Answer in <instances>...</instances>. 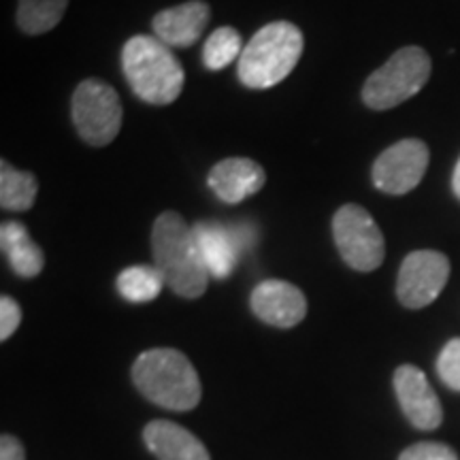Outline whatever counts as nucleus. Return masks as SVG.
<instances>
[{"instance_id":"6","label":"nucleus","mask_w":460,"mask_h":460,"mask_svg":"<svg viewBox=\"0 0 460 460\" xmlns=\"http://www.w3.org/2000/svg\"><path fill=\"white\" fill-rule=\"evenodd\" d=\"M73 124L92 147H105L122 128L118 92L101 79H85L73 94Z\"/></svg>"},{"instance_id":"10","label":"nucleus","mask_w":460,"mask_h":460,"mask_svg":"<svg viewBox=\"0 0 460 460\" xmlns=\"http://www.w3.org/2000/svg\"><path fill=\"white\" fill-rule=\"evenodd\" d=\"M247 228H230L217 222H199L192 226L194 241L203 264L214 279H226L237 267L239 254L250 247V237H245Z\"/></svg>"},{"instance_id":"16","label":"nucleus","mask_w":460,"mask_h":460,"mask_svg":"<svg viewBox=\"0 0 460 460\" xmlns=\"http://www.w3.org/2000/svg\"><path fill=\"white\" fill-rule=\"evenodd\" d=\"M0 243L11 269L20 278H37L45 267L43 250L28 234V228L20 222H4L0 228Z\"/></svg>"},{"instance_id":"9","label":"nucleus","mask_w":460,"mask_h":460,"mask_svg":"<svg viewBox=\"0 0 460 460\" xmlns=\"http://www.w3.org/2000/svg\"><path fill=\"white\" fill-rule=\"evenodd\" d=\"M429 147L424 141L402 139L379 154L373 164L371 177L377 190L390 197L411 192L422 181L429 166Z\"/></svg>"},{"instance_id":"15","label":"nucleus","mask_w":460,"mask_h":460,"mask_svg":"<svg viewBox=\"0 0 460 460\" xmlns=\"http://www.w3.org/2000/svg\"><path fill=\"white\" fill-rule=\"evenodd\" d=\"M143 441L158 460H211L200 439L169 420L149 422Z\"/></svg>"},{"instance_id":"5","label":"nucleus","mask_w":460,"mask_h":460,"mask_svg":"<svg viewBox=\"0 0 460 460\" xmlns=\"http://www.w3.org/2000/svg\"><path fill=\"white\" fill-rule=\"evenodd\" d=\"M430 68V56L422 48H402L367 79L362 101L373 111H386L401 105L427 85Z\"/></svg>"},{"instance_id":"1","label":"nucleus","mask_w":460,"mask_h":460,"mask_svg":"<svg viewBox=\"0 0 460 460\" xmlns=\"http://www.w3.org/2000/svg\"><path fill=\"white\" fill-rule=\"evenodd\" d=\"M152 252L166 286L183 298H199L209 284L192 228L175 211L158 216L152 230Z\"/></svg>"},{"instance_id":"2","label":"nucleus","mask_w":460,"mask_h":460,"mask_svg":"<svg viewBox=\"0 0 460 460\" xmlns=\"http://www.w3.org/2000/svg\"><path fill=\"white\" fill-rule=\"evenodd\" d=\"M132 382L154 405L188 411L200 401V379L186 354L171 348L143 352L132 365Z\"/></svg>"},{"instance_id":"7","label":"nucleus","mask_w":460,"mask_h":460,"mask_svg":"<svg viewBox=\"0 0 460 460\" xmlns=\"http://www.w3.org/2000/svg\"><path fill=\"white\" fill-rule=\"evenodd\" d=\"M332 237L348 267L354 271H376L386 256V241L377 222L360 205H343L332 217Z\"/></svg>"},{"instance_id":"14","label":"nucleus","mask_w":460,"mask_h":460,"mask_svg":"<svg viewBox=\"0 0 460 460\" xmlns=\"http://www.w3.org/2000/svg\"><path fill=\"white\" fill-rule=\"evenodd\" d=\"M267 172L250 158H226L209 172V188L224 203L237 205L261 192Z\"/></svg>"},{"instance_id":"17","label":"nucleus","mask_w":460,"mask_h":460,"mask_svg":"<svg viewBox=\"0 0 460 460\" xmlns=\"http://www.w3.org/2000/svg\"><path fill=\"white\" fill-rule=\"evenodd\" d=\"M0 164V205L7 211H28L39 192L37 177L32 172L13 169L7 160Z\"/></svg>"},{"instance_id":"25","label":"nucleus","mask_w":460,"mask_h":460,"mask_svg":"<svg viewBox=\"0 0 460 460\" xmlns=\"http://www.w3.org/2000/svg\"><path fill=\"white\" fill-rule=\"evenodd\" d=\"M452 188H454V194L460 199V160L456 164V169H454V175H452Z\"/></svg>"},{"instance_id":"22","label":"nucleus","mask_w":460,"mask_h":460,"mask_svg":"<svg viewBox=\"0 0 460 460\" xmlns=\"http://www.w3.org/2000/svg\"><path fill=\"white\" fill-rule=\"evenodd\" d=\"M399 460H458V456L450 446L437 444V441H424V444L407 447Z\"/></svg>"},{"instance_id":"23","label":"nucleus","mask_w":460,"mask_h":460,"mask_svg":"<svg viewBox=\"0 0 460 460\" xmlns=\"http://www.w3.org/2000/svg\"><path fill=\"white\" fill-rule=\"evenodd\" d=\"M22 322V309L15 303V298L3 296L0 298V339L7 341L13 335Z\"/></svg>"},{"instance_id":"19","label":"nucleus","mask_w":460,"mask_h":460,"mask_svg":"<svg viewBox=\"0 0 460 460\" xmlns=\"http://www.w3.org/2000/svg\"><path fill=\"white\" fill-rule=\"evenodd\" d=\"M68 0H20L17 26L26 34H43L60 24Z\"/></svg>"},{"instance_id":"11","label":"nucleus","mask_w":460,"mask_h":460,"mask_svg":"<svg viewBox=\"0 0 460 460\" xmlns=\"http://www.w3.org/2000/svg\"><path fill=\"white\" fill-rule=\"evenodd\" d=\"M394 393L405 418L418 430H435L439 427L444 420L439 396L418 367L402 365L394 371Z\"/></svg>"},{"instance_id":"18","label":"nucleus","mask_w":460,"mask_h":460,"mask_svg":"<svg viewBox=\"0 0 460 460\" xmlns=\"http://www.w3.org/2000/svg\"><path fill=\"white\" fill-rule=\"evenodd\" d=\"M118 292L122 295L126 301L130 303H149L154 298H158L166 281L163 273L158 271V267H147V264H137V267L124 269L122 273L118 275Z\"/></svg>"},{"instance_id":"4","label":"nucleus","mask_w":460,"mask_h":460,"mask_svg":"<svg viewBox=\"0 0 460 460\" xmlns=\"http://www.w3.org/2000/svg\"><path fill=\"white\" fill-rule=\"evenodd\" d=\"M303 54V32L290 22H273L247 41L237 62L241 84L247 88H273L295 71Z\"/></svg>"},{"instance_id":"21","label":"nucleus","mask_w":460,"mask_h":460,"mask_svg":"<svg viewBox=\"0 0 460 460\" xmlns=\"http://www.w3.org/2000/svg\"><path fill=\"white\" fill-rule=\"evenodd\" d=\"M437 376L447 388L460 393V337L450 339L437 358Z\"/></svg>"},{"instance_id":"3","label":"nucleus","mask_w":460,"mask_h":460,"mask_svg":"<svg viewBox=\"0 0 460 460\" xmlns=\"http://www.w3.org/2000/svg\"><path fill=\"white\" fill-rule=\"evenodd\" d=\"M122 66L132 92L149 105H169L183 90V68L169 45L137 34L122 49Z\"/></svg>"},{"instance_id":"24","label":"nucleus","mask_w":460,"mask_h":460,"mask_svg":"<svg viewBox=\"0 0 460 460\" xmlns=\"http://www.w3.org/2000/svg\"><path fill=\"white\" fill-rule=\"evenodd\" d=\"M0 460H26V452L15 437L3 435L0 439Z\"/></svg>"},{"instance_id":"8","label":"nucleus","mask_w":460,"mask_h":460,"mask_svg":"<svg viewBox=\"0 0 460 460\" xmlns=\"http://www.w3.org/2000/svg\"><path fill=\"white\" fill-rule=\"evenodd\" d=\"M450 279V261L435 250H418L405 258L396 278V296L407 309H422L437 301Z\"/></svg>"},{"instance_id":"20","label":"nucleus","mask_w":460,"mask_h":460,"mask_svg":"<svg viewBox=\"0 0 460 460\" xmlns=\"http://www.w3.org/2000/svg\"><path fill=\"white\" fill-rule=\"evenodd\" d=\"M243 39L233 26H222L209 34L203 48V62L209 71H220L239 60L243 54Z\"/></svg>"},{"instance_id":"13","label":"nucleus","mask_w":460,"mask_h":460,"mask_svg":"<svg viewBox=\"0 0 460 460\" xmlns=\"http://www.w3.org/2000/svg\"><path fill=\"white\" fill-rule=\"evenodd\" d=\"M211 9L203 0H190L177 7L164 9L154 17L152 28L156 39L169 48H190L200 39L209 24Z\"/></svg>"},{"instance_id":"12","label":"nucleus","mask_w":460,"mask_h":460,"mask_svg":"<svg viewBox=\"0 0 460 460\" xmlns=\"http://www.w3.org/2000/svg\"><path fill=\"white\" fill-rule=\"evenodd\" d=\"M252 312L267 324L278 329H292L307 315V298L295 284L281 279H267L258 284L250 298Z\"/></svg>"}]
</instances>
